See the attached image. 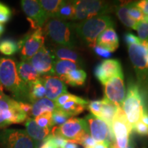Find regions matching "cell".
Masks as SVG:
<instances>
[{"label": "cell", "instance_id": "1", "mask_svg": "<svg viewBox=\"0 0 148 148\" xmlns=\"http://www.w3.org/2000/svg\"><path fill=\"white\" fill-rule=\"evenodd\" d=\"M0 84L16 101L29 102V88L18 75L16 63L10 58H0Z\"/></svg>", "mask_w": 148, "mask_h": 148}, {"label": "cell", "instance_id": "2", "mask_svg": "<svg viewBox=\"0 0 148 148\" xmlns=\"http://www.w3.org/2000/svg\"><path fill=\"white\" fill-rule=\"evenodd\" d=\"M114 22L110 16L101 15L83 20L74 25L75 32L88 47H93L98 36L105 29L113 27Z\"/></svg>", "mask_w": 148, "mask_h": 148}, {"label": "cell", "instance_id": "3", "mask_svg": "<svg viewBox=\"0 0 148 148\" xmlns=\"http://www.w3.org/2000/svg\"><path fill=\"white\" fill-rule=\"evenodd\" d=\"M43 32L53 42L60 46L71 49L75 47L73 24L58 18H49L45 24Z\"/></svg>", "mask_w": 148, "mask_h": 148}, {"label": "cell", "instance_id": "4", "mask_svg": "<svg viewBox=\"0 0 148 148\" xmlns=\"http://www.w3.org/2000/svg\"><path fill=\"white\" fill-rule=\"evenodd\" d=\"M129 123L132 127L140 121L144 108V100L138 85L130 83L121 106Z\"/></svg>", "mask_w": 148, "mask_h": 148}, {"label": "cell", "instance_id": "5", "mask_svg": "<svg viewBox=\"0 0 148 148\" xmlns=\"http://www.w3.org/2000/svg\"><path fill=\"white\" fill-rule=\"evenodd\" d=\"M27 118V114L20 108L18 101L5 94L0 95V128L23 123Z\"/></svg>", "mask_w": 148, "mask_h": 148}, {"label": "cell", "instance_id": "6", "mask_svg": "<svg viewBox=\"0 0 148 148\" xmlns=\"http://www.w3.org/2000/svg\"><path fill=\"white\" fill-rule=\"evenodd\" d=\"M51 132L56 133L66 140L80 144L83 138L89 134L85 119L71 117L64 124L54 127Z\"/></svg>", "mask_w": 148, "mask_h": 148}, {"label": "cell", "instance_id": "7", "mask_svg": "<svg viewBox=\"0 0 148 148\" xmlns=\"http://www.w3.org/2000/svg\"><path fill=\"white\" fill-rule=\"evenodd\" d=\"M112 5L104 1L99 0H79L75 1L74 20H86L108 13Z\"/></svg>", "mask_w": 148, "mask_h": 148}, {"label": "cell", "instance_id": "8", "mask_svg": "<svg viewBox=\"0 0 148 148\" xmlns=\"http://www.w3.org/2000/svg\"><path fill=\"white\" fill-rule=\"evenodd\" d=\"M111 129L114 137V142L110 148H125L128 145L130 136L132 131V125L129 123L121 107H118Z\"/></svg>", "mask_w": 148, "mask_h": 148}, {"label": "cell", "instance_id": "9", "mask_svg": "<svg viewBox=\"0 0 148 148\" xmlns=\"http://www.w3.org/2000/svg\"><path fill=\"white\" fill-rule=\"evenodd\" d=\"M90 136L97 143H104L109 148L113 145L114 137L111 126L104 120L97 116L88 114L85 118Z\"/></svg>", "mask_w": 148, "mask_h": 148}, {"label": "cell", "instance_id": "10", "mask_svg": "<svg viewBox=\"0 0 148 148\" xmlns=\"http://www.w3.org/2000/svg\"><path fill=\"white\" fill-rule=\"evenodd\" d=\"M45 42L42 28L34 29L32 33L25 35L17 42L21 60H29L41 49Z\"/></svg>", "mask_w": 148, "mask_h": 148}, {"label": "cell", "instance_id": "11", "mask_svg": "<svg viewBox=\"0 0 148 148\" xmlns=\"http://www.w3.org/2000/svg\"><path fill=\"white\" fill-rule=\"evenodd\" d=\"M0 143L4 148H38V143L23 130L5 129L1 131Z\"/></svg>", "mask_w": 148, "mask_h": 148}, {"label": "cell", "instance_id": "12", "mask_svg": "<svg viewBox=\"0 0 148 148\" xmlns=\"http://www.w3.org/2000/svg\"><path fill=\"white\" fill-rule=\"evenodd\" d=\"M27 61L32 64L40 76L54 75L53 64L55 62V57L51 51L44 45L34 56Z\"/></svg>", "mask_w": 148, "mask_h": 148}, {"label": "cell", "instance_id": "13", "mask_svg": "<svg viewBox=\"0 0 148 148\" xmlns=\"http://www.w3.org/2000/svg\"><path fill=\"white\" fill-rule=\"evenodd\" d=\"M21 5L33 29L42 28L49 19L39 1L37 0H22Z\"/></svg>", "mask_w": 148, "mask_h": 148}, {"label": "cell", "instance_id": "14", "mask_svg": "<svg viewBox=\"0 0 148 148\" xmlns=\"http://www.w3.org/2000/svg\"><path fill=\"white\" fill-rule=\"evenodd\" d=\"M147 42L142 41L140 44H132L128 45L130 59L139 79L143 78L148 73Z\"/></svg>", "mask_w": 148, "mask_h": 148}, {"label": "cell", "instance_id": "15", "mask_svg": "<svg viewBox=\"0 0 148 148\" xmlns=\"http://www.w3.org/2000/svg\"><path fill=\"white\" fill-rule=\"evenodd\" d=\"M104 98L118 107H121L125 97L123 73L112 77L104 84Z\"/></svg>", "mask_w": 148, "mask_h": 148}, {"label": "cell", "instance_id": "16", "mask_svg": "<svg viewBox=\"0 0 148 148\" xmlns=\"http://www.w3.org/2000/svg\"><path fill=\"white\" fill-rule=\"evenodd\" d=\"M95 75L103 85L112 77L122 73L120 62L116 59H106L98 64L95 68Z\"/></svg>", "mask_w": 148, "mask_h": 148}, {"label": "cell", "instance_id": "17", "mask_svg": "<svg viewBox=\"0 0 148 148\" xmlns=\"http://www.w3.org/2000/svg\"><path fill=\"white\" fill-rule=\"evenodd\" d=\"M41 78L46 90L45 97L47 99L54 101L59 96L68 92L65 83L59 77L42 76Z\"/></svg>", "mask_w": 148, "mask_h": 148}, {"label": "cell", "instance_id": "18", "mask_svg": "<svg viewBox=\"0 0 148 148\" xmlns=\"http://www.w3.org/2000/svg\"><path fill=\"white\" fill-rule=\"evenodd\" d=\"M119 37L114 29L113 27H108L98 36L96 45L112 52L119 47Z\"/></svg>", "mask_w": 148, "mask_h": 148}, {"label": "cell", "instance_id": "19", "mask_svg": "<svg viewBox=\"0 0 148 148\" xmlns=\"http://www.w3.org/2000/svg\"><path fill=\"white\" fill-rule=\"evenodd\" d=\"M16 69L19 77L27 85L36 82L41 77L28 61L21 60L18 62L16 64Z\"/></svg>", "mask_w": 148, "mask_h": 148}, {"label": "cell", "instance_id": "20", "mask_svg": "<svg viewBox=\"0 0 148 148\" xmlns=\"http://www.w3.org/2000/svg\"><path fill=\"white\" fill-rule=\"evenodd\" d=\"M25 131L32 139L38 143V142L42 141L47 136H49L50 130L49 128L40 127L34 119L27 118L25 123Z\"/></svg>", "mask_w": 148, "mask_h": 148}, {"label": "cell", "instance_id": "21", "mask_svg": "<svg viewBox=\"0 0 148 148\" xmlns=\"http://www.w3.org/2000/svg\"><path fill=\"white\" fill-rule=\"evenodd\" d=\"M56 108H57L54 101L47 99V97H44L32 103L30 114L34 117H36L45 112H52Z\"/></svg>", "mask_w": 148, "mask_h": 148}, {"label": "cell", "instance_id": "22", "mask_svg": "<svg viewBox=\"0 0 148 148\" xmlns=\"http://www.w3.org/2000/svg\"><path fill=\"white\" fill-rule=\"evenodd\" d=\"M79 64L77 62L66 60H55L53 64L54 75L62 79L67 73L73 70L77 69Z\"/></svg>", "mask_w": 148, "mask_h": 148}, {"label": "cell", "instance_id": "23", "mask_svg": "<svg viewBox=\"0 0 148 148\" xmlns=\"http://www.w3.org/2000/svg\"><path fill=\"white\" fill-rule=\"evenodd\" d=\"M51 52L55 58H57V60H70L72 62H77L78 64H81V59L79 58V55L75 51H73L69 48L58 45L53 48Z\"/></svg>", "mask_w": 148, "mask_h": 148}, {"label": "cell", "instance_id": "24", "mask_svg": "<svg viewBox=\"0 0 148 148\" xmlns=\"http://www.w3.org/2000/svg\"><path fill=\"white\" fill-rule=\"evenodd\" d=\"M88 103V101L84 99H82L81 100L69 101L58 108L63 110L67 115L71 117L82 113L86 108V105H87Z\"/></svg>", "mask_w": 148, "mask_h": 148}, {"label": "cell", "instance_id": "25", "mask_svg": "<svg viewBox=\"0 0 148 148\" xmlns=\"http://www.w3.org/2000/svg\"><path fill=\"white\" fill-rule=\"evenodd\" d=\"M28 88L29 102L33 103L38 99L45 97L46 90L41 77L36 82L29 84Z\"/></svg>", "mask_w": 148, "mask_h": 148}, {"label": "cell", "instance_id": "26", "mask_svg": "<svg viewBox=\"0 0 148 148\" xmlns=\"http://www.w3.org/2000/svg\"><path fill=\"white\" fill-rule=\"evenodd\" d=\"M75 16V1H62L57 11L55 18L65 21L74 20Z\"/></svg>", "mask_w": 148, "mask_h": 148}, {"label": "cell", "instance_id": "27", "mask_svg": "<svg viewBox=\"0 0 148 148\" xmlns=\"http://www.w3.org/2000/svg\"><path fill=\"white\" fill-rule=\"evenodd\" d=\"M86 79V73L82 69H75L71 71L62 79L65 84L72 86H82Z\"/></svg>", "mask_w": 148, "mask_h": 148}, {"label": "cell", "instance_id": "28", "mask_svg": "<svg viewBox=\"0 0 148 148\" xmlns=\"http://www.w3.org/2000/svg\"><path fill=\"white\" fill-rule=\"evenodd\" d=\"M101 103H102V106H101L100 118L104 120L111 126L112 122L113 121L116 110H117L118 106H116V105H114L113 103L108 100L106 98L101 99Z\"/></svg>", "mask_w": 148, "mask_h": 148}, {"label": "cell", "instance_id": "29", "mask_svg": "<svg viewBox=\"0 0 148 148\" xmlns=\"http://www.w3.org/2000/svg\"><path fill=\"white\" fill-rule=\"evenodd\" d=\"M127 3H121V5H118L116 8V14L119 20L123 23L125 26L130 27V28L136 29L137 22L133 20L128 14L127 11Z\"/></svg>", "mask_w": 148, "mask_h": 148}, {"label": "cell", "instance_id": "30", "mask_svg": "<svg viewBox=\"0 0 148 148\" xmlns=\"http://www.w3.org/2000/svg\"><path fill=\"white\" fill-rule=\"evenodd\" d=\"M38 1L49 18H55L59 6L62 2L61 0H40Z\"/></svg>", "mask_w": 148, "mask_h": 148}, {"label": "cell", "instance_id": "31", "mask_svg": "<svg viewBox=\"0 0 148 148\" xmlns=\"http://www.w3.org/2000/svg\"><path fill=\"white\" fill-rule=\"evenodd\" d=\"M18 51L17 42L10 38L0 40V52L6 56H11Z\"/></svg>", "mask_w": 148, "mask_h": 148}, {"label": "cell", "instance_id": "32", "mask_svg": "<svg viewBox=\"0 0 148 148\" xmlns=\"http://www.w3.org/2000/svg\"><path fill=\"white\" fill-rule=\"evenodd\" d=\"M36 123L41 127L51 129L53 126L52 123V112H47L35 117Z\"/></svg>", "mask_w": 148, "mask_h": 148}, {"label": "cell", "instance_id": "33", "mask_svg": "<svg viewBox=\"0 0 148 148\" xmlns=\"http://www.w3.org/2000/svg\"><path fill=\"white\" fill-rule=\"evenodd\" d=\"M71 118L63 110L60 108H56L52 112L53 125H60L64 124L68 119Z\"/></svg>", "mask_w": 148, "mask_h": 148}, {"label": "cell", "instance_id": "34", "mask_svg": "<svg viewBox=\"0 0 148 148\" xmlns=\"http://www.w3.org/2000/svg\"><path fill=\"white\" fill-rule=\"evenodd\" d=\"M127 11H128L129 16L137 23L142 21L145 16L141 10L136 6V2L127 3Z\"/></svg>", "mask_w": 148, "mask_h": 148}, {"label": "cell", "instance_id": "35", "mask_svg": "<svg viewBox=\"0 0 148 148\" xmlns=\"http://www.w3.org/2000/svg\"><path fill=\"white\" fill-rule=\"evenodd\" d=\"M136 30L137 31L139 39L143 42H148V21L145 19L138 22Z\"/></svg>", "mask_w": 148, "mask_h": 148}, {"label": "cell", "instance_id": "36", "mask_svg": "<svg viewBox=\"0 0 148 148\" xmlns=\"http://www.w3.org/2000/svg\"><path fill=\"white\" fill-rule=\"evenodd\" d=\"M82 98L78 97L75 95H72L69 92H66V93L62 94L60 96L57 98L54 101V103L56 104V108H60L62 105H64V103L69 101H73V100H81Z\"/></svg>", "mask_w": 148, "mask_h": 148}, {"label": "cell", "instance_id": "37", "mask_svg": "<svg viewBox=\"0 0 148 148\" xmlns=\"http://www.w3.org/2000/svg\"><path fill=\"white\" fill-rule=\"evenodd\" d=\"M12 16V11L5 3L0 1V23H7Z\"/></svg>", "mask_w": 148, "mask_h": 148}, {"label": "cell", "instance_id": "38", "mask_svg": "<svg viewBox=\"0 0 148 148\" xmlns=\"http://www.w3.org/2000/svg\"><path fill=\"white\" fill-rule=\"evenodd\" d=\"M101 106H102L101 100H96L88 102V106L86 107L90 110V112H91L92 115L100 118Z\"/></svg>", "mask_w": 148, "mask_h": 148}, {"label": "cell", "instance_id": "39", "mask_svg": "<svg viewBox=\"0 0 148 148\" xmlns=\"http://www.w3.org/2000/svg\"><path fill=\"white\" fill-rule=\"evenodd\" d=\"M132 130H134L136 133L142 136H148V126L141 121H138L133 126Z\"/></svg>", "mask_w": 148, "mask_h": 148}, {"label": "cell", "instance_id": "40", "mask_svg": "<svg viewBox=\"0 0 148 148\" xmlns=\"http://www.w3.org/2000/svg\"><path fill=\"white\" fill-rule=\"evenodd\" d=\"M124 40L127 45H132V44H140L142 42L138 37L131 34V33H126L125 34Z\"/></svg>", "mask_w": 148, "mask_h": 148}, {"label": "cell", "instance_id": "41", "mask_svg": "<svg viewBox=\"0 0 148 148\" xmlns=\"http://www.w3.org/2000/svg\"><path fill=\"white\" fill-rule=\"evenodd\" d=\"M92 48H93V50L95 51V53L99 56H101L102 58H108L111 56V53L110 51L106 49H104V48L101 47V46L96 45Z\"/></svg>", "mask_w": 148, "mask_h": 148}, {"label": "cell", "instance_id": "42", "mask_svg": "<svg viewBox=\"0 0 148 148\" xmlns=\"http://www.w3.org/2000/svg\"><path fill=\"white\" fill-rule=\"evenodd\" d=\"M96 144H97V142L90 136V134L85 136L80 143V145H82L84 148L92 147L95 146Z\"/></svg>", "mask_w": 148, "mask_h": 148}, {"label": "cell", "instance_id": "43", "mask_svg": "<svg viewBox=\"0 0 148 148\" xmlns=\"http://www.w3.org/2000/svg\"><path fill=\"white\" fill-rule=\"evenodd\" d=\"M38 148H57L56 146L53 143L52 137L51 134L47 136L45 139L42 140V143Z\"/></svg>", "mask_w": 148, "mask_h": 148}, {"label": "cell", "instance_id": "44", "mask_svg": "<svg viewBox=\"0 0 148 148\" xmlns=\"http://www.w3.org/2000/svg\"><path fill=\"white\" fill-rule=\"evenodd\" d=\"M136 6L141 10L145 16L148 15V0H142L136 2Z\"/></svg>", "mask_w": 148, "mask_h": 148}, {"label": "cell", "instance_id": "45", "mask_svg": "<svg viewBox=\"0 0 148 148\" xmlns=\"http://www.w3.org/2000/svg\"><path fill=\"white\" fill-rule=\"evenodd\" d=\"M18 103H19L20 108H21V110H23L25 113H26L27 114L31 113V110H32V104L27 102H21V101H18Z\"/></svg>", "mask_w": 148, "mask_h": 148}, {"label": "cell", "instance_id": "46", "mask_svg": "<svg viewBox=\"0 0 148 148\" xmlns=\"http://www.w3.org/2000/svg\"><path fill=\"white\" fill-rule=\"evenodd\" d=\"M140 121L148 126V110H146V109H145L143 111Z\"/></svg>", "mask_w": 148, "mask_h": 148}, {"label": "cell", "instance_id": "47", "mask_svg": "<svg viewBox=\"0 0 148 148\" xmlns=\"http://www.w3.org/2000/svg\"><path fill=\"white\" fill-rule=\"evenodd\" d=\"M62 148H78V146L76 143H73V142L67 140L64 144Z\"/></svg>", "mask_w": 148, "mask_h": 148}, {"label": "cell", "instance_id": "48", "mask_svg": "<svg viewBox=\"0 0 148 148\" xmlns=\"http://www.w3.org/2000/svg\"><path fill=\"white\" fill-rule=\"evenodd\" d=\"M90 148H109L106 145H105L104 143H97V144L93 147H90Z\"/></svg>", "mask_w": 148, "mask_h": 148}, {"label": "cell", "instance_id": "49", "mask_svg": "<svg viewBox=\"0 0 148 148\" xmlns=\"http://www.w3.org/2000/svg\"><path fill=\"white\" fill-rule=\"evenodd\" d=\"M125 148H134V145H133V143H132V140L130 138V140H129V143H128V145H127V147Z\"/></svg>", "mask_w": 148, "mask_h": 148}, {"label": "cell", "instance_id": "50", "mask_svg": "<svg viewBox=\"0 0 148 148\" xmlns=\"http://www.w3.org/2000/svg\"><path fill=\"white\" fill-rule=\"evenodd\" d=\"M4 31V26H3V24L0 23V35H1Z\"/></svg>", "mask_w": 148, "mask_h": 148}, {"label": "cell", "instance_id": "51", "mask_svg": "<svg viewBox=\"0 0 148 148\" xmlns=\"http://www.w3.org/2000/svg\"><path fill=\"white\" fill-rule=\"evenodd\" d=\"M2 94H3V87L2 86H1V84H0V95H2Z\"/></svg>", "mask_w": 148, "mask_h": 148}, {"label": "cell", "instance_id": "52", "mask_svg": "<svg viewBox=\"0 0 148 148\" xmlns=\"http://www.w3.org/2000/svg\"><path fill=\"white\" fill-rule=\"evenodd\" d=\"M143 19H145V20H146V21H148V15L144 16Z\"/></svg>", "mask_w": 148, "mask_h": 148}]
</instances>
